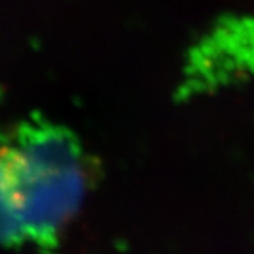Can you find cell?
Wrapping results in <instances>:
<instances>
[{"instance_id": "cell-1", "label": "cell", "mask_w": 254, "mask_h": 254, "mask_svg": "<svg viewBox=\"0 0 254 254\" xmlns=\"http://www.w3.org/2000/svg\"><path fill=\"white\" fill-rule=\"evenodd\" d=\"M91 164L71 131L44 120L0 133V190L24 242L53 246L91 187Z\"/></svg>"}, {"instance_id": "cell-2", "label": "cell", "mask_w": 254, "mask_h": 254, "mask_svg": "<svg viewBox=\"0 0 254 254\" xmlns=\"http://www.w3.org/2000/svg\"><path fill=\"white\" fill-rule=\"evenodd\" d=\"M20 243H24L23 233L0 190V245L10 246Z\"/></svg>"}]
</instances>
